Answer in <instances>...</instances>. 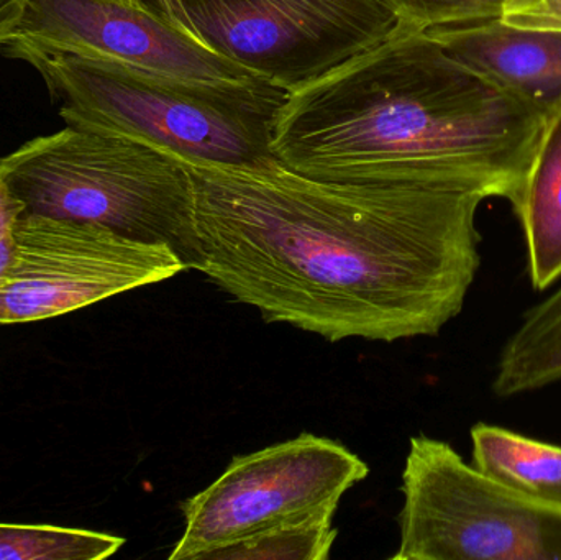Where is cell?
<instances>
[{
    "mask_svg": "<svg viewBox=\"0 0 561 560\" xmlns=\"http://www.w3.org/2000/svg\"><path fill=\"white\" fill-rule=\"evenodd\" d=\"M199 265L236 301L329 342L437 335L481 265L470 184L322 180L275 157L184 163Z\"/></svg>",
    "mask_w": 561,
    "mask_h": 560,
    "instance_id": "6da1fadb",
    "label": "cell"
},
{
    "mask_svg": "<svg viewBox=\"0 0 561 560\" xmlns=\"http://www.w3.org/2000/svg\"><path fill=\"white\" fill-rule=\"evenodd\" d=\"M547 108L401 20L382 42L286 92L272 150L307 176L470 184L511 203Z\"/></svg>",
    "mask_w": 561,
    "mask_h": 560,
    "instance_id": "7a4b0ae2",
    "label": "cell"
},
{
    "mask_svg": "<svg viewBox=\"0 0 561 560\" xmlns=\"http://www.w3.org/2000/svg\"><path fill=\"white\" fill-rule=\"evenodd\" d=\"M0 178L26 214L170 247L186 272L199 265L190 171L158 148L68 124L0 158Z\"/></svg>",
    "mask_w": 561,
    "mask_h": 560,
    "instance_id": "3957f363",
    "label": "cell"
},
{
    "mask_svg": "<svg viewBox=\"0 0 561 560\" xmlns=\"http://www.w3.org/2000/svg\"><path fill=\"white\" fill-rule=\"evenodd\" d=\"M38 69L68 124L124 135L183 163L247 167L275 157V85L220 89L138 75L65 53L15 49Z\"/></svg>",
    "mask_w": 561,
    "mask_h": 560,
    "instance_id": "277c9868",
    "label": "cell"
},
{
    "mask_svg": "<svg viewBox=\"0 0 561 560\" xmlns=\"http://www.w3.org/2000/svg\"><path fill=\"white\" fill-rule=\"evenodd\" d=\"M210 52L293 91L382 42L391 0H144Z\"/></svg>",
    "mask_w": 561,
    "mask_h": 560,
    "instance_id": "5b68a950",
    "label": "cell"
},
{
    "mask_svg": "<svg viewBox=\"0 0 561 560\" xmlns=\"http://www.w3.org/2000/svg\"><path fill=\"white\" fill-rule=\"evenodd\" d=\"M392 560H561V515L520 499L444 441L412 437Z\"/></svg>",
    "mask_w": 561,
    "mask_h": 560,
    "instance_id": "8992f818",
    "label": "cell"
},
{
    "mask_svg": "<svg viewBox=\"0 0 561 560\" xmlns=\"http://www.w3.org/2000/svg\"><path fill=\"white\" fill-rule=\"evenodd\" d=\"M369 467L336 441L302 433L249 456L181 505L184 532L171 560H203L214 549L276 526L336 512Z\"/></svg>",
    "mask_w": 561,
    "mask_h": 560,
    "instance_id": "52a82bcc",
    "label": "cell"
},
{
    "mask_svg": "<svg viewBox=\"0 0 561 560\" xmlns=\"http://www.w3.org/2000/svg\"><path fill=\"white\" fill-rule=\"evenodd\" d=\"M186 272L167 245L104 227L23 213L16 253L0 285V324H23L88 308Z\"/></svg>",
    "mask_w": 561,
    "mask_h": 560,
    "instance_id": "ba28073f",
    "label": "cell"
},
{
    "mask_svg": "<svg viewBox=\"0 0 561 560\" xmlns=\"http://www.w3.org/2000/svg\"><path fill=\"white\" fill-rule=\"evenodd\" d=\"M7 45L10 52L65 53L186 84L273 85L194 42L144 0H26Z\"/></svg>",
    "mask_w": 561,
    "mask_h": 560,
    "instance_id": "9c48e42d",
    "label": "cell"
},
{
    "mask_svg": "<svg viewBox=\"0 0 561 560\" xmlns=\"http://www.w3.org/2000/svg\"><path fill=\"white\" fill-rule=\"evenodd\" d=\"M425 32L461 61L546 107L561 99V33L519 28L501 19Z\"/></svg>",
    "mask_w": 561,
    "mask_h": 560,
    "instance_id": "30bf717a",
    "label": "cell"
},
{
    "mask_svg": "<svg viewBox=\"0 0 561 560\" xmlns=\"http://www.w3.org/2000/svg\"><path fill=\"white\" fill-rule=\"evenodd\" d=\"M526 240L527 268L537 292L561 279V99L546 121L516 196L511 201Z\"/></svg>",
    "mask_w": 561,
    "mask_h": 560,
    "instance_id": "8fae6325",
    "label": "cell"
},
{
    "mask_svg": "<svg viewBox=\"0 0 561 560\" xmlns=\"http://www.w3.org/2000/svg\"><path fill=\"white\" fill-rule=\"evenodd\" d=\"M473 466L533 505L561 515V446L506 427H471Z\"/></svg>",
    "mask_w": 561,
    "mask_h": 560,
    "instance_id": "7c38bea8",
    "label": "cell"
},
{
    "mask_svg": "<svg viewBox=\"0 0 561 560\" xmlns=\"http://www.w3.org/2000/svg\"><path fill=\"white\" fill-rule=\"evenodd\" d=\"M559 283L524 315L501 348L491 385L497 397H519L561 381V279Z\"/></svg>",
    "mask_w": 561,
    "mask_h": 560,
    "instance_id": "4fadbf2b",
    "label": "cell"
},
{
    "mask_svg": "<svg viewBox=\"0 0 561 560\" xmlns=\"http://www.w3.org/2000/svg\"><path fill=\"white\" fill-rule=\"evenodd\" d=\"M124 538L51 525H0V560H102Z\"/></svg>",
    "mask_w": 561,
    "mask_h": 560,
    "instance_id": "5bb4252c",
    "label": "cell"
},
{
    "mask_svg": "<svg viewBox=\"0 0 561 560\" xmlns=\"http://www.w3.org/2000/svg\"><path fill=\"white\" fill-rule=\"evenodd\" d=\"M336 512L320 513L306 522L276 526L252 538L214 549L203 560H325L330 558Z\"/></svg>",
    "mask_w": 561,
    "mask_h": 560,
    "instance_id": "9a60e30c",
    "label": "cell"
},
{
    "mask_svg": "<svg viewBox=\"0 0 561 560\" xmlns=\"http://www.w3.org/2000/svg\"><path fill=\"white\" fill-rule=\"evenodd\" d=\"M399 16L421 30L501 19L507 0H391Z\"/></svg>",
    "mask_w": 561,
    "mask_h": 560,
    "instance_id": "2e32d148",
    "label": "cell"
},
{
    "mask_svg": "<svg viewBox=\"0 0 561 560\" xmlns=\"http://www.w3.org/2000/svg\"><path fill=\"white\" fill-rule=\"evenodd\" d=\"M501 20L519 28L561 33V0H507Z\"/></svg>",
    "mask_w": 561,
    "mask_h": 560,
    "instance_id": "e0dca14e",
    "label": "cell"
},
{
    "mask_svg": "<svg viewBox=\"0 0 561 560\" xmlns=\"http://www.w3.org/2000/svg\"><path fill=\"white\" fill-rule=\"evenodd\" d=\"M23 213V204L0 178V285L5 282L15 260L16 224Z\"/></svg>",
    "mask_w": 561,
    "mask_h": 560,
    "instance_id": "ac0fdd59",
    "label": "cell"
},
{
    "mask_svg": "<svg viewBox=\"0 0 561 560\" xmlns=\"http://www.w3.org/2000/svg\"><path fill=\"white\" fill-rule=\"evenodd\" d=\"M26 0H0V45L12 42Z\"/></svg>",
    "mask_w": 561,
    "mask_h": 560,
    "instance_id": "d6986e66",
    "label": "cell"
}]
</instances>
